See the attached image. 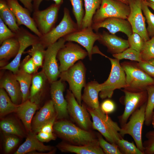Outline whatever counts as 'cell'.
I'll list each match as a JSON object with an SVG mask.
<instances>
[{"label":"cell","instance_id":"6da1fadb","mask_svg":"<svg viewBox=\"0 0 154 154\" xmlns=\"http://www.w3.org/2000/svg\"><path fill=\"white\" fill-rule=\"evenodd\" d=\"M53 128L60 137L74 145H84L98 141L97 137L92 132L79 127L66 120L55 122Z\"/></svg>","mask_w":154,"mask_h":154},{"label":"cell","instance_id":"7a4b0ae2","mask_svg":"<svg viewBox=\"0 0 154 154\" xmlns=\"http://www.w3.org/2000/svg\"><path fill=\"white\" fill-rule=\"evenodd\" d=\"M87 109L92 118V127L98 131L107 141L117 145L118 140L123 138L120 134L121 128L117 123L103 112L100 106L95 109Z\"/></svg>","mask_w":154,"mask_h":154},{"label":"cell","instance_id":"3957f363","mask_svg":"<svg viewBox=\"0 0 154 154\" xmlns=\"http://www.w3.org/2000/svg\"><path fill=\"white\" fill-rule=\"evenodd\" d=\"M120 64L126 75V86L124 89L140 92L146 90L149 85H154V79L140 68L137 62L125 61Z\"/></svg>","mask_w":154,"mask_h":154},{"label":"cell","instance_id":"277c9868","mask_svg":"<svg viewBox=\"0 0 154 154\" xmlns=\"http://www.w3.org/2000/svg\"><path fill=\"white\" fill-rule=\"evenodd\" d=\"M86 71L84 64L79 60L67 70L60 72L59 76L63 81L68 82L69 90L80 105H82V90L86 84Z\"/></svg>","mask_w":154,"mask_h":154},{"label":"cell","instance_id":"5b68a950","mask_svg":"<svg viewBox=\"0 0 154 154\" xmlns=\"http://www.w3.org/2000/svg\"><path fill=\"white\" fill-rule=\"evenodd\" d=\"M107 58L111 62V68L108 79L100 84L101 90L99 95L102 99L110 98L114 90L124 89L126 86L125 74L119 63L120 60L108 57Z\"/></svg>","mask_w":154,"mask_h":154},{"label":"cell","instance_id":"8992f818","mask_svg":"<svg viewBox=\"0 0 154 154\" xmlns=\"http://www.w3.org/2000/svg\"><path fill=\"white\" fill-rule=\"evenodd\" d=\"M146 104L147 102L131 114L129 121L121 127L119 132L123 138L125 135H130L134 140L137 147L143 154L142 135L143 127L145 123Z\"/></svg>","mask_w":154,"mask_h":154},{"label":"cell","instance_id":"52a82bcc","mask_svg":"<svg viewBox=\"0 0 154 154\" xmlns=\"http://www.w3.org/2000/svg\"><path fill=\"white\" fill-rule=\"evenodd\" d=\"M63 18L59 23L47 33L39 37V41L45 48L55 42L60 38L79 30L76 23L71 17L69 11L64 9Z\"/></svg>","mask_w":154,"mask_h":154},{"label":"cell","instance_id":"ba28073f","mask_svg":"<svg viewBox=\"0 0 154 154\" xmlns=\"http://www.w3.org/2000/svg\"><path fill=\"white\" fill-rule=\"evenodd\" d=\"M130 11L128 5L122 2L116 0H102L100 8L93 16L92 24L101 22L109 18L126 19Z\"/></svg>","mask_w":154,"mask_h":154},{"label":"cell","instance_id":"9c48e42d","mask_svg":"<svg viewBox=\"0 0 154 154\" xmlns=\"http://www.w3.org/2000/svg\"><path fill=\"white\" fill-rule=\"evenodd\" d=\"M92 27L82 29L69 34L63 38L66 41L75 42L79 44L86 50L89 59L91 60L92 55L98 53L105 57L98 47H94V42L100 38L99 33H95Z\"/></svg>","mask_w":154,"mask_h":154},{"label":"cell","instance_id":"30bf717a","mask_svg":"<svg viewBox=\"0 0 154 154\" xmlns=\"http://www.w3.org/2000/svg\"><path fill=\"white\" fill-rule=\"evenodd\" d=\"M66 42L63 37L61 38L49 46L45 50L42 70L50 84L57 80L60 73L57 63V56Z\"/></svg>","mask_w":154,"mask_h":154},{"label":"cell","instance_id":"8fae6325","mask_svg":"<svg viewBox=\"0 0 154 154\" xmlns=\"http://www.w3.org/2000/svg\"><path fill=\"white\" fill-rule=\"evenodd\" d=\"M88 56L86 51L78 44L68 41L58 51L57 58L60 62L59 70L61 72L67 70L77 61Z\"/></svg>","mask_w":154,"mask_h":154},{"label":"cell","instance_id":"7c38bea8","mask_svg":"<svg viewBox=\"0 0 154 154\" xmlns=\"http://www.w3.org/2000/svg\"><path fill=\"white\" fill-rule=\"evenodd\" d=\"M61 6L52 4L44 10L33 11L32 18L42 35L47 33L55 27Z\"/></svg>","mask_w":154,"mask_h":154},{"label":"cell","instance_id":"4fadbf2b","mask_svg":"<svg viewBox=\"0 0 154 154\" xmlns=\"http://www.w3.org/2000/svg\"><path fill=\"white\" fill-rule=\"evenodd\" d=\"M66 98L68 114L81 128L89 131L92 127L89 113L83 105H80L70 90H67Z\"/></svg>","mask_w":154,"mask_h":154},{"label":"cell","instance_id":"5bb4252c","mask_svg":"<svg viewBox=\"0 0 154 154\" xmlns=\"http://www.w3.org/2000/svg\"><path fill=\"white\" fill-rule=\"evenodd\" d=\"M124 94L125 108L123 113L118 117L121 127L127 122L131 114L147 102L148 95L146 90L134 92L121 90Z\"/></svg>","mask_w":154,"mask_h":154},{"label":"cell","instance_id":"9a60e30c","mask_svg":"<svg viewBox=\"0 0 154 154\" xmlns=\"http://www.w3.org/2000/svg\"><path fill=\"white\" fill-rule=\"evenodd\" d=\"M15 37L19 42V48L18 52L14 59L6 66L1 68L7 70L15 74L19 70L22 54L29 46L39 41V37L34 35L23 27H20L16 33Z\"/></svg>","mask_w":154,"mask_h":154},{"label":"cell","instance_id":"2e32d148","mask_svg":"<svg viewBox=\"0 0 154 154\" xmlns=\"http://www.w3.org/2000/svg\"><path fill=\"white\" fill-rule=\"evenodd\" d=\"M142 0H128L130 11L127 20L131 27L133 32L139 35L145 41L150 39L146 27L145 18L141 8Z\"/></svg>","mask_w":154,"mask_h":154},{"label":"cell","instance_id":"e0dca14e","mask_svg":"<svg viewBox=\"0 0 154 154\" xmlns=\"http://www.w3.org/2000/svg\"><path fill=\"white\" fill-rule=\"evenodd\" d=\"M61 79L51 83L50 92L52 101L56 112V119H62L67 118L68 114L67 103L63 92L65 85Z\"/></svg>","mask_w":154,"mask_h":154},{"label":"cell","instance_id":"ac0fdd59","mask_svg":"<svg viewBox=\"0 0 154 154\" xmlns=\"http://www.w3.org/2000/svg\"><path fill=\"white\" fill-rule=\"evenodd\" d=\"M7 5L14 14L18 25H24L39 37L42 36L37 27L34 21L31 16V13L23 7L17 0H6Z\"/></svg>","mask_w":154,"mask_h":154},{"label":"cell","instance_id":"d6986e66","mask_svg":"<svg viewBox=\"0 0 154 154\" xmlns=\"http://www.w3.org/2000/svg\"><path fill=\"white\" fill-rule=\"evenodd\" d=\"M92 27L96 33H98L100 28H104L110 34H115L120 32L125 34L128 37L133 32L131 25L127 20L119 18H107L101 22L92 24Z\"/></svg>","mask_w":154,"mask_h":154},{"label":"cell","instance_id":"ffe728a7","mask_svg":"<svg viewBox=\"0 0 154 154\" xmlns=\"http://www.w3.org/2000/svg\"><path fill=\"white\" fill-rule=\"evenodd\" d=\"M0 88L6 90L12 101L18 105L22 103V94L19 84L15 74L10 71L5 73L1 77Z\"/></svg>","mask_w":154,"mask_h":154},{"label":"cell","instance_id":"44dd1931","mask_svg":"<svg viewBox=\"0 0 154 154\" xmlns=\"http://www.w3.org/2000/svg\"><path fill=\"white\" fill-rule=\"evenodd\" d=\"M98 41L107 48V51L113 54L122 52L129 47L127 40L119 37L115 34L103 31L99 33Z\"/></svg>","mask_w":154,"mask_h":154},{"label":"cell","instance_id":"7402d4cb","mask_svg":"<svg viewBox=\"0 0 154 154\" xmlns=\"http://www.w3.org/2000/svg\"><path fill=\"white\" fill-rule=\"evenodd\" d=\"M55 117H56L55 109L52 101L50 100L45 104L33 118L32 131L35 133H37L43 125Z\"/></svg>","mask_w":154,"mask_h":154},{"label":"cell","instance_id":"603a6c76","mask_svg":"<svg viewBox=\"0 0 154 154\" xmlns=\"http://www.w3.org/2000/svg\"><path fill=\"white\" fill-rule=\"evenodd\" d=\"M62 152H70L77 154H104L102 149L100 146L98 141L89 144L76 145L64 142L60 143L57 146Z\"/></svg>","mask_w":154,"mask_h":154},{"label":"cell","instance_id":"cb8c5ba5","mask_svg":"<svg viewBox=\"0 0 154 154\" xmlns=\"http://www.w3.org/2000/svg\"><path fill=\"white\" fill-rule=\"evenodd\" d=\"M47 78L42 70L33 75L29 100L37 105L40 103L45 89Z\"/></svg>","mask_w":154,"mask_h":154},{"label":"cell","instance_id":"d4e9b609","mask_svg":"<svg viewBox=\"0 0 154 154\" xmlns=\"http://www.w3.org/2000/svg\"><path fill=\"white\" fill-rule=\"evenodd\" d=\"M36 137L35 133L32 131L28 132L25 141L14 153L15 154H25L38 151L42 152L52 151L54 147L44 145Z\"/></svg>","mask_w":154,"mask_h":154},{"label":"cell","instance_id":"484cf974","mask_svg":"<svg viewBox=\"0 0 154 154\" xmlns=\"http://www.w3.org/2000/svg\"><path fill=\"white\" fill-rule=\"evenodd\" d=\"M82 98L88 108L95 109L99 107L98 95L101 91L100 84L96 81H92L86 84Z\"/></svg>","mask_w":154,"mask_h":154},{"label":"cell","instance_id":"4316f807","mask_svg":"<svg viewBox=\"0 0 154 154\" xmlns=\"http://www.w3.org/2000/svg\"><path fill=\"white\" fill-rule=\"evenodd\" d=\"M38 109V105L29 99L19 105L16 112L28 132L32 131L33 116Z\"/></svg>","mask_w":154,"mask_h":154},{"label":"cell","instance_id":"83f0119b","mask_svg":"<svg viewBox=\"0 0 154 154\" xmlns=\"http://www.w3.org/2000/svg\"><path fill=\"white\" fill-rule=\"evenodd\" d=\"M0 47V59L7 61L15 57L19 48L18 40L15 37L4 41Z\"/></svg>","mask_w":154,"mask_h":154},{"label":"cell","instance_id":"f1b7e54d","mask_svg":"<svg viewBox=\"0 0 154 154\" xmlns=\"http://www.w3.org/2000/svg\"><path fill=\"white\" fill-rule=\"evenodd\" d=\"M0 18L13 32L16 33L20 30L15 16L8 7L6 0H0Z\"/></svg>","mask_w":154,"mask_h":154},{"label":"cell","instance_id":"f546056e","mask_svg":"<svg viewBox=\"0 0 154 154\" xmlns=\"http://www.w3.org/2000/svg\"><path fill=\"white\" fill-rule=\"evenodd\" d=\"M84 1L85 14L82 21L81 29L92 27L93 16L100 8L102 0H84Z\"/></svg>","mask_w":154,"mask_h":154},{"label":"cell","instance_id":"4dcf8cb0","mask_svg":"<svg viewBox=\"0 0 154 154\" xmlns=\"http://www.w3.org/2000/svg\"><path fill=\"white\" fill-rule=\"evenodd\" d=\"M14 74L20 85L22 94V103H23L29 99L30 89L33 75L26 72L21 68H19Z\"/></svg>","mask_w":154,"mask_h":154},{"label":"cell","instance_id":"1f68e13d","mask_svg":"<svg viewBox=\"0 0 154 154\" xmlns=\"http://www.w3.org/2000/svg\"><path fill=\"white\" fill-rule=\"evenodd\" d=\"M19 105L14 103L8 96L5 90L0 89V115L3 117L12 112H16Z\"/></svg>","mask_w":154,"mask_h":154},{"label":"cell","instance_id":"d6a6232c","mask_svg":"<svg viewBox=\"0 0 154 154\" xmlns=\"http://www.w3.org/2000/svg\"><path fill=\"white\" fill-rule=\"evenodd\" d=\"M45 47L39 41L32 46L31 48L24 53H27L32 58L38 68H42L44 62Z\"/></svg>","mask_w":154,"mask_h":154},{"label":"cell","instance_id":"836d02e7","mask_svg":"<svg viewBox=\"0 0 154 154\" xmlns=\"http://www.w3.org/2000/svg\"><path fill=\"white\" fill-rule=\"evenodd\" d=\"M148 95L145 113V125L148 126L151 124L154 110V85L148 86L146 88Z\"/></svg>","mask_w":154,"mask_h":154},{"label":"cell","instance_id":"e575fe53","mask_svg":"<svg viewBox=\"0 0 154 154\" xmlns=\"http://www.w3.org/2000/svg\"><path fill=\"white\" fill-rule=\"evenodd\" d=\"M0 127L5 133L23 137L24 133L19 125L12 119H3L0 122Z\"/></svg>","mask_w":154,"mask_h":154},{"label":"cell","instance_id":"d590c367","mask_svg":"<svg viewBox=\"0 0 154 154\" xmlns=\"http://www.w3.org/2000/svg\"><path fill=\"white\" fill-rule=\"evenodd\" d=\"M117 145L122 154H143L133 142H129L123 138L118 140Z\"/></svg>","mask_w":154,"mask_h":154},{"label":"cell","instance_id":"8d00e7d4","mask_svg":"<svg viewBox=\"0 0 154 154\" xmlns=\"http://www.w3.org/2000/svg\"><path fill=\"white\" fill-rule=\"evenodd\" d=\"M72 7V12L79 30L81 29L85 11L83 7V0H70Z\"/></svg>","mask_w":154,"mask_h":154},{"label":"cell","instance_id":"74e56055","mask_svg":"<svg viewBox=\"0 0 154 154\" xmlns=\"http://www.w3.org/2000/svg\"><path fill=\"white\" fill-rule=\"evenodd\" d=\"M112 56L114 58L119 60L126 59L138 62L143 61L140 53L130 47L121 52L113 54Z\"/></svg>","mask_w":154,"mask_h":154},{"label":"cell","instance_id":"f35d334b","mask_svg":"<svg viewBox=\"0 0 154 154\" xmlns=\"http://www.w3.org/2000/svg\"><path fill=\"white\" fill-rule=\"evenodd\" d=\"M141 8L148 24L147 32L149 36L151 38L154 36V14L150 10L144 0H142Z\"/></svg>","mask_w":154,"mask_h":154},{"label":"cell","instance_id":"ab89813d","mask_svg":"<svg viewBox=\"0 0 154 154\" xmlns=\"http://www.w3.org/2000/svg\"><path fill=\"white\" fill-rule=\"evenodd\" d=\"M140 53L143 61L148 62L154 58V36L145 42Z\"/></svg>","mask_w":154,"mask_h":154},{"label":"cell","instance_id":"60d3db41","mask_svg":"<svg viewBox=\"0 0 154 154\" xmlns=\"http://www.w3.org/2000/svg\"><path fill=\"white\" fill-rule=\"evenodd\" d=\"M97 135L99 145L105 154H122L116 144L110 143L105 140L101 134L98 133Z\"/></svg>","mask_w":154,"mask_h":154},{"label":"cell","instance_id":"b9f144b4","mask_svg":"<svg viewBox=\"0 0 154 154\" xmlns=\"http://www.w3.org/2000/svg\"><path fill=\"white\" fill-rule=\"evenodd\" d=\"M128 37L129 47L140 52L145 42L143 38L138 34L135 32H133Z\"/></svg>","mask_w":154,"mask_h":154},{"label":"cell","instance_id":"7bdbcfd3","mask_svg":"<svg viewBox=\"0 0 154 154\" xmlns=\"http://www.w3.org/2000/svg\"><path fill=\"white\" fill-rule=\"evenodd\" d=\"M19 68L26 72L33 75L37 72L38 68L35 64L32 58L29 54L20 63Z\"/></svg>","mask_w":154,"mask_h":154},{"label":"cell","instance_id":"ee69618b","mask_svg":"<svg viewBox=\"0 0 154 154\" xmlns=\"http://www.w3.org/2000/svg\"><path fill=\"white\" fill-rule=\"evenodd\" d=\"M147 139L143 143L144 154H154V130L147 132L145 135Z\"/></svg>","mask_w":154,"mask_h":154},{"label":"cell","instance_id":"f6af8a7d","mask_svg":"<svg viewBox=\"0 0 154 154\" xmlns=\"http://www.w3.org/2000/svg\"><path fill=\"white\" fill-rule=\"evenodd\" d=\"M16 34L12 32L0 18V44L8 39L15 37Z\"/></svg>","mask_w":154,"mask_h":154},{"label":"cell","instance_id":"bcb514c9","mask_svg":"<svg viewBox=\"0 0 154 154\" xmlns=\"http://www.w3.org/2000/svg\"><path fill=\"white\" fill-rule=\"evenodd\" d=\"M5 140L4 149L5 153H8L13 149L19 142V139L15 135L8 134Z\"/></svg>","mask_w":154,"mask_h":154},{"label":"cell","instance_id":"7dc6e473","mask_svg":"<svg viewBox=\"0 0 154 154\" xmlns=\"http://www.w3.org/2000/svg\"><path fill=\"white\" fill-rule=\"evenodd\" d=\"M101 110L106 114L113 112L116 109L114 103L111 100H106L104 101L100 106Z\"/></svg>","mask_w":154,"mask_h":154},{"label":"cell","instance_id":"c3c4849f","mask_svg":"<svg viewBox=\"0 0 154 154\" xmlns=\"http://www.w3.org/2000/svg\"><path fill=\"white\" fill-rule=\"evenodd\" d=\"M138 66L154 79V65L147 62H137Z\"/></svg>","mask_w":154,"mask_h":154},{"label":"cell","instance_id":"681fc988","mask_svg":"<svg viewBox=\"0 0 154 154\" xmlns=\"http://www.w3.org/2000/svg\"><path fill=\"white\" fill-rule=\"evenodd\" d=\"M37 138L42 142H48L55 140L56 137L53 133L39 132L36 135Z\"/></svg>","mask_w":154,"mask_h":154},{"label":"cell","instance_id":"f907efd6","mask_svg":"<svg viewBox=\"0 0 154 154\" xmlns=\"http://www.w3.org/2000/svg\"><path fill=\"white\" fill-rule=\"evenodd\" d=\"M56 118L55 117L51 120L43 125L38 131L39 132H43L48 133H52L53 131V125Z\"/></svg>","mask_w":154,"mask_h":154},{"label":"cell","instance_id":"816d5d0a","mask_svg":"<svg viewBox=\"0 0 154 154\" xmlns=\"http://www.w3.org/2000/svg\"><path fill=\"white\" fill-rule=\"evenodd\" d=\"M44 0H33V11L39 10V8L41 2ZM54 1L55 3L58 5H61L63 3V0H51Z\"/></svg>","mask_w":154,"mask_h":154},{"label":"cell","instance_id":"f5cc1de1","mask_svg":"<svg viewBox=\"0 0 154 154\" xmlns=\"http://www.w3.org/2000/svg\"><path fill=\"white\" fill-rule=\"evenodd\" d=\"M22 3L25 7L28 9L30 12H33V0H17Z\"/></svg>","mask_w":154,"mask_h":154},{"label":"cell","instance_id":"db71d44e","mask_svg":"<svg viewBox=\"0 0 154 154\" xmlns=\"http://www.w3.org/2000/svg\"><path fill=\"white\" fill-rule=\"evenodd\" d=\"M144 1L148 7H150L154 11V3L147 0H144Z\"/></svg>","mask_w":154,"mask_h":154},{"label":"cell","instance_id":"11a10c76","mask_svg":"<svg viewBox=\"0 0 154 154\" xmlns=\"http://www.w3.org/2000/svg\"><path fill=\"white\" fill-rule=\"evenodd\" d=\"M122 2L127 5L128 4V0H116Z\"/></svg>","mask_w":154,"mask_h":154},{"label":"cell","instance_id":"9f6ffc18","mask_svg":"<svg viewBox=\"0 0 154 154\" xmlns=\"http://www.w3.org/2000/svg\"><path fill=\"white\" fill-rule=\"evenodd\" d=\"M151 125L154 128V110L153 112Z\"/></svg>","mask_w":154,"mask_h":154},{"label":"cell","instance_id":"6f0895ef","mask_svg":"<svg viewBox=\"0 0 154 154\" xmlns=\"http://www.w3.org/2000/svg\"><path fill=\"white\" fill-rule=\"evenodd\" d=\"M147 62L154 65V58L150 60Z\"/></svg>","mask_w":154,"mask_h":154},{"label":"cell","instance_id":"680465c9","mask_svg":"<svg viewBox=\"0 0 154 154\" xmlns=\"http://www.w3.org/2000/svg\"><path fill=\"white\" fill-rule=\"evenodd\" d=\"M154 3V0H147Z\"/></svg>","mask_w":154,"mask_h":154}]
</instances>
